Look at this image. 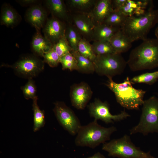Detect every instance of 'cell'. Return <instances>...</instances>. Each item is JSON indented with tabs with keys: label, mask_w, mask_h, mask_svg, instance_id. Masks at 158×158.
<instances>
[{
	"label": "cell",
	"mask_w": 158,
	"mask_h": 158,
	"mask_svg": "<svg viewBox=\"0 0 158 158\" xmlns=\"http://www.w3.org/2000/svg\"><path fill=\"white\" fill-rule=\"evenodd\" d=\"M127 64L133 71L158 67V39L147 38L130 52Z\"/></svg>",
	"instance_id": "cell-1"
},
{
	"label": "cell",
	"mask_w": 158,
	"mask_h": 158,
	"mask_svg": "<svg viewBox=\"0 0 158 158\" xmlns=\"http://www.w3.org/2000/svg\"><path fill=\"white\" fill-rule=\"evenodd\" d=\"M158 23V9L143 14L127 17L121 30L130 41L146 39L151 28Z\"/></svg>",
	"instance_id": "cell-2"
},
{
	"label": "cell",
	"mask_w": 158,
	"mask_h": 158,
	"mask_svg": "<svg viewBox=\"0 0 158 158\" xmlns=\"http://www.w3.org/2000/svg\"><path fill=\"white\" fill-rule=\"evenodd\" d=\"M106 85L114 93L117 102L123 107L138 110L142 105L146 91L133 87L128 77L120 83L115 82L112 78H108Z\"/></svg>",
	"instance_id": "cell-3"
},
{
	"label": "cell",
	"mask_w": 158,
	"mask_h": 158,
	"mask_svg": "<svg viewBox=\"0 0 158 158\" xmlns=\"http://www.w3.org/2000/svg\"><path fill=\"white\" fill-rule=\"evenodd\" d=\"M114 126L106 128L94 120L87 125L82 126L75 140L76 146L94 148L110 139L111 135L116 131Z\"/></svg>",
	"instance_id": "cell-4"
},
{
	"label": "cell",
	"mask_w": 158,
	"mask_h": 158,
	"mask_svg": "<svg viewBox=\"0 0 158 158\" xmlns=\"http://www.w3.org/2000/svg\"><path fill=\"white\" fill-rule=\"evenodd\" d=\"M102 150L109 156L119 158H158L152 156L150 152H145L136 147L127 135L103 144Z\"/></svg>",
	"instance_id": "cell-5"
},
{
	"label": "cell",
	"mask_w": 158,
	"mask_h": 158,
	"mask_svg": "<svg viewBox=\"0 0 158 158\" xmlns=\"http://www.w3.org/2000/svg\"><path fill=\"white\" fill-rule=\"evenodd\" d=\"M138 124L130 130V134L158 133V97L153 96L144 100Z\"/></svg>",
	"instance_id": "cell-6"
},
{
	"label": "cell",
	"mask_w": 158,
	"mask_h": 158,
	"mask_svg": "<svg viewBox=\"0 0 158 158\" xmlns=\"http://www.w3.org/2000/svg\"><path fill=\"white\" fill-rule=\"evenodd\" d=\"M93 62L95 72L108 78L121 74L127 65L121 54L117 53L96 56Z\"/></svg>",
	"instance_id": "cell-7"
},
{
	"label": "cell",
	"mask_w": 158,
	"mask_h": 158,
	"mask_svg": "<svg viewBox=\"0 0 158 158\" xmlns=\"http://www.w3.org/2000/svg\"><path fill=\"white\" fill-rule=\"evenodd\" d=\"M54 111L60 124L72 135H76L82 126L73 110L63 102L55 103Z\"/></svg>",
	"instance_id": "cell-8"
},
{
	"label": "cell",
	"mask_w": 158,
	"mask_h": 158,
	"mask_svg": "<svg viewBox=\"0 0 158 158\" xmlns=\"http://www.w3.org/2000/svg\"><path fill=\"white\" fill-rule=\"evenodd\" d=\"M9 66L20 75L29 79H32L43 70L44 62L36 56L27 55L20 57Z\"/></svg>",
	"instance_id": "cell-9"
},
{
	"label": "cell",
	"mask_w": 158,
	"mask_h": 158,
	"mask_svg": "<svg viewBox=\"0 0 158 158\" xmlns=\"http://www.w3.org/2000/svg\"><path fill=\"white\" fill-rule=\"evenodd\" d=\"M88 107L90 115L94 118V120H100L106 124L114 123V121H120L130 116L125 110L122 111L119 114L112 115L110 112L108 103L97 99L90 103Z\"/></svg>",
	"instance_id": "cell-10"
},
{
	"label": "cell",
	"mask_w": 158,
	"mask_h": 158,
	"mask_svg": "<svg viewBox=\"0 0 158 158\" xmlns=\"http://www.w3.org/2000/svg\"><path fill=\"white\" fill-rule=\"evenodd\" d=\"M83 38L90 42L92 41L94 31L97 24L89 14H71L70 21Z\"/></svg>",
	"instance_id": "cell-11"
},
{
	"label": "cell",
	"mask_w": 158,
	"mask_h": 158,
	"mask_svg": "<svg viewBox=\"0 0 158 158\" xmlns=\"http://www.w3.org/2000/svg\"><path fill=\"white\" fill-rule=\"evenodd\" d=\"M92 92L88 85L84 82L73 85L70 97L72 105L78 109H85L91 99Z\"/></svg>",
	"instance_id": "cell-12"
},
{
	"label": "cell",
	"mask_w": 158,
	"mask_h": 158,
	"mask_svg": "<svg viewBox=\"0 0 158 158\" xmlns=\"http://www.w3.org/2000/svg\"><path fill=\"white\" fill-rule=\"evenodd\" d=\"M66 25V23L52 16L43 28L44 36L53 45L65 36Z\"/></svg>",
	"instance_id": "cell-13"
},
{
	"label": "cell",
	"mask_w": 158,
	"mask_h": 158,
	"mask_svg": "<svg viewBox=\"0 0 158 158\" xmlns=\"http://www.w3.org/2000/svg\"><path fill=\"white\" fill-rule=\"evenodd\" d=\"M25 18L27 21L34 27L36 31L43 28L47 19V12L41 6H32L26 11Z\"/></svg>",
	"instance_id": "cell-14"
},
{
	"label": "cell",
	"mask_w": 158,
	"mask_h": 158,
	"mask_svg": "<svg viewBox=\"0 0 158 158\" xmlns=\"http://www.w3.org/2000/svg\"><path fill=\"white\" fill-rule=\"evenodd\" d=\"M45 4L52 16L67 23L70 22V14L63 0H47Z\"/></svg>",
	"instance_id": "cell-15"
},
{
	"label": "cell",
	"mask_w": 158,
	"mask_h": 158,
	"mask_svg": "<svg viewBox=\"0 0 158 158\" xmlns=\"http://www.w3.org/2000/svg\"><path fill=\"white\" fill-rule=\"evenodd\" d=\"M113 10L112 0H96L89 14L97 24L103 22Z\"/></svg>",
	"instance_id": "cell-16"
},
{
	"label": "cell",
	"mask_w": 158,
	"mask_h": 158,
	"mask_svg": "<svg viewBox=\"0 0 158 158\" xmlns=\"http://www.w3.org/2000/svg\"><path fill=\"white\" fill-rule=\"evenodd\" d=\"M21 18L20 16L10 5L7 4H3L0 15L1 25L13 28L20 22Z\"/></svg>",
	"instance_id": "cell-17"
},
{
	"label": "cell",
	"mask_w": 158,
	"mask_h": 158,
	"mask_svg": "<svg viewBox=\"0 0 158 158\" xmlns=\"http://www.w3.org/2000/svg\"><path fill=\"white\" fill-rule=\"evenodd\" d=\"M66 4L71 14H90L96 0H67Z\"/></svg>",
	"instance_id": "cell-18"
},
{
	"label": "cell",
	"mask_w": 158,
	"mask_h": 158,
	"mask_svg": "<svg viewBox=\"0 0 158 158\" xmlns=\"http://www.w3.org/2000/svg\"><path fill=\"white\" fill-rule=\"evenodd\" d=\"M53 45L49 40L42 35L40 31H37L32 37L31 45L34 53L42 57L45 53L52 48Z\"/></svg>",
	"instance_id": "cell-19"
},
{
	"label": "cell",
	"mask_w": 158,
	"mask_h": 158,
	"mask_svg": "<svg viewBox=\"0 0 158 158\" xmlns=\"http://www.w3.org/2000/svg\"><path fill=\"white\" fill-rule=\"evenodd\" d=\"M121 29L103 23L97 24L94 31L92 40L93 42L109 41L113 36Z\"/></svg>",
	"instance_id": "cell-20"
},
{
	"label": "cell",
	"mask_w": 158,
	"mask_h": 158,
	"mask_svg": "<svg viewBox=\"0 0 158 158\" xmlns=\"http://www.w3.org/2000/svg\"><path fill=\"white\" fill-rule=\"evenodd\" d=\"M109 42L117 53L127 51L132 47V42L128 39L121 29L112 37Z\"/></svg>",
	"instance_id": "cell-21"
},
{
	"label": "cell",
	"mask_w": 158,
	"mask_h": 158,
	"mask_svg": "<svg viewBox=\"0 0 158 158\" xmlns=\"http://www.w3.org/2000/svg\"><path fill=\"white\" fill-rule=\"evenodd\" d=\"M65 36L73 51H78V43L83 38L71 22L66 23Z\"/></svg>",
	"instance_id": "cell-22"
},
{
	"label": "cell",
	"mask_w": 158,
	"mask_h": 158,
	"mask_svg": "<svg viewBox=\"0 0 158 158\" xmlns=\"http://www.w3.org/2000/svg\"><path fill=\"white\" fill-rule=\"evenodd\" d=\"M118 11L127 17L138 16L145 12L141 6L140 1L132 0H126Z\"/></svg>",
	"instance_id": "cell-23"
},
{
	"label": "cell",
	"mask_w": 158,
	"mask_h": 158,
	"mask_svg": "<svg viewBox=\"0 0 158 158\" xmlns=\"http://www.w3.org/2000/svg\"><path fill=\"white\" fill-rule=\"evenodd\" d=\"M71 53L77 60L78 71L87 74L95 72L93 61L82 56L78 51H72Z\"/></svg>",
	"instance_id": "cell-24"
},
{
	"label": "cell",
	"mask_w": 158,
	"mask_h": 158,
	"mask_svg": "<svg viewBox=\"0 0 158 158\" xmlns=\"http://www.w3.org/2000/svg\"><path fill=\"white\" fill-rule=\"evenodd\" d=\"M127 17L120 11L113 10L103 23L111 26L121 28Z\"/></svg>",
	"instance_id": "cell-25"
},
{
	"label": "cell",
	"mask_w": 158,
	"mask_h": 158,
	"mask_svg": "<svg viewBox=\"0 0 158 158\" xmlns=\"http://www.w3.org/2000/svg\"><path fill=\"white\" fill-rule=\"evenodd\" d=\"M37 97L33 99V110L34 115L33 131L36 132L43 127L45 124L44 114L37 104Z\"/></svg>",
	"instance_id": "cell-26"
},
{
	"label": "cell",
	"mask_w": 158,
	"mask_h": 158,
	"mask_svg": "<svg viewBox=\"0 0 158 158\" xmlns=\"http://www.w3.org/2000/svg\"><path fill=\"white\" fill-rule=\"evenodd\" d=\"M91 45L92 51L96 56L116 53L109 41H94Z\"/></svg>",
	"instance_id": "cell-27"
},
{
	"label": "cell",
	"mask_w": 158,
	"mask_h": 158,
	"mask_svg": "<svg viewBox=\"0 0 158 158\" xmlns=\"http://www.w3.org/2000/svg\"><path fill=\"white\" fill-rule=\"evenodd\" d=\"M158 80V70L151 73H146L135 76L130 80L132 84L145 83L152 85Z\"/></svg>",
	"instance_id": "cell-28"
},
{
	"label": "cell",
	"mask_w": 158,
	"mask_h": 158,
	"mask_svg": "<svg viewBox=\"0 0 158 158\" xmlns=\"http://www.w3.org/2000/svg\"><path fill=\"white\" fill-rule=\"evenodd\" d=\"M78 51L82 56L93 62L96 56L92 51L91 44L83 38L78 43Z\"/></svg>",
	"instance_id": "cell-29"
},
{
	"label": "cell",
	"mask_w": 158,
	"mask_h": 158,
	"mask_svg": "<svg viewBox=\"0 0 158 158\" xmlns=\"http://www.w3.org/2000/svg\"><path fill=\"white\" fill-rule=\"evenodd\" d=\"M60 63L63 70L68 69L71 71H78L77 61L71 52H69L61 57Z\"/></svg>",
	"instance_id": "cell-30"
},
{
	"label": "cell",
	"mask_w": 158,
	"mask_h": 158,
	"mask_svg": "<svg viewBox=\"0 0 158 158\" xmlns=\"http://www.w3.org/2000/svg\"><path fill=\"white\" fill-rule=\"evenodd\" d=\"M52 48L60 57L73 51L65 36L53 45Z\"/></svg>",
	"instance_id": "cell-31"
},
{
	"label": "cell",
	"mask_w": 158,
	"mask_h": 158,
	"mask_svg": "<svg viewBox=\"0 0 158 158\" xmlns=\"http://www.w3.org/2000/svg\"><path fill=\"white\" fill-rule=\"evenodd\" d=\"M25 98L33 99L37 97L36 85L32 79H29L26 84L21 87Z\"/></svg>",
	"instance_id": "cell-32"
},
{
	"label": "cell",
	"mask_w": 158,
	"mask_h": 158,
	"mask_svg": "<svg viewBox=\"0 0 158 158\" xmlns=\"http://www.w3.org/2000/svg\"><path fill=\"white\" fill-rule=\"evenodd\" d=\"M43 57L44 62L51 67L57 66L60 63L61 57L52 48L45 53Z\"/></svg>",
	"instance_id": "cell-33"
},
{
	"label": "cell",
	"mask_w": 158,
	"mask_h": 158,
	"mask_svg": "<svg viewBox=\"0 0 158 158\" xmlns=\"http://www.w3.org/2000/svg\"><path fill=\"white\" fill-rule=\"evenodd\" d=\"M126 0H112V4L114 10H118L124 4Z\"/></svg>",
	"instance_id": "cell-34"
},
{
	"label": "cell",
	"mask_w": 158,
	"mask_h": 158,
	"mask_svg": "<svg viewBox=\"0 0 158 158\" xmlns=\"http://www.w3.org/2000/svg\"><path fill=\"white\" fill-rule=\"evenodd\" d=\"M17 2L23 5H28L35 4L38 1L36 0H20L17 1Z\"/></svg>",
	"instance_id": "cell-35"
},
{
	"label": "cell",
	"mask_w": 158,
	"mask_h": 158,
	"mask_svg": "<svg viewBox=\"0 0 158 158\" xmlns=\"http://www.w3.org/2000/svg\"><path fill=\"white\" fill-rule=\"evenodd\" d=\"M87 158H107L105 157L103 154H102L100 152H98L95 154L93 155L88 157Z\"/></svg>",
	"instance_id": "cell-36"
},
{
	"label": "cell",
	"mask_w": 158,
	"mask_h": 158,
	"mask_svg": "<svg viewBox=\"0 0 158 158\" xmlns=\"http://www.w3.org/2000/svg\"><path fill=\"white\" fill-rule=\"evenodd\" d=\"M157 27L155 30V34L156 37V38L158 39V23Z\"/></svg>",
	"instance_id": "cell-37"
}]
</instances>
